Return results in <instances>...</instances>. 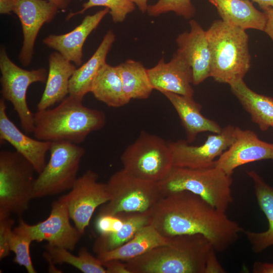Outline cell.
<instances>
[{"label": "cell", "instance_id": "1", "mask_svg": "<svg viewBox=\"0 0 273 273\" xmlns=\"http://www.w3.org/2000/svg\"><path fill=\"white\" fill-rule=\"evenodd\" d=\"M149 224L166 237L202 235L219 252L233 245L243 230L226 212L186 191L161 197L149 211Z\"/></svg>", "mask_w": 273, "mask_h": 273}, {"label": "cell", "instance_id": "2", "mask_svg": "<svg viewBox=\"0 0 273 273\" xmlns=\"http://www.w3.org/2000/svg\"><path fill=\"white\" fill-rule=\"evenodd\" d=\"M82 102L69 95L54 108L37 110L34 114L35 138L78 144L91 132L102 129L106 122L104 112L87 107Z\"/></svg>", "mask_w": 273, "mask_h": 273}, {"label": "cell", "instance_id": "3", "mask_svg": "<svg viewBox=\"0 0 273 273\" xmlns=\"http://www.w3.org/2000/svg\"><path fill=\"white\" fill-rule=\"evenodd\" d=\"M212 249L202 235H179L125 262L130 273H205Z\"/></svg>", "mask_w": 273, "mask_h": 273}, {"label": "cell", "instance_id": "4", "mask_svg": "<svg viewBox=\"0 0 273 273\" xmlns=\"http://www.w3.org/2000/svg\"><path fill=\"white\" fill-rule=\"evenodd\" d=\"M206 32L211 52V77L230 85L243 79L251 66L246 30L217 20Z\"/></svg>", "mask_w": 273, "mask_h": 273}, {"label": "cell", "instance_id": "5", "mask_svg": "<svg viewBox=\"0 0 273 273\" xmlns=\"http://www.w3.org/2000/svg\"><path fill=\"white\" fill-rule=\"evenodd\" d=\"M232 178L214 166L192 168L173 166L158 183L161 196L186 191L196 194L217 209L226 212L233 202Z\"/></svg>", "mask_w": 273, "mask_h": 273}, {"label": "cell", "instance_id": "6", "mask_svg": "<svg viewBox=\"0 0 273 273\" xmlns=\"http://www.w3.org/2000/svg\"><path fill=\"white\" fill-rule=\"evenodd\" d=\"M36 172L17 151L0 152V217L14 213L21 217L29 207Z\"/></svg>", "mask_w": 273, "mask_h": 273}, {"label": "cell", "instance_id": "7", "mask_svg": "<svg viewBox=\"0 0 273 273\" xmlns=\"http://www.w3.org/2000/svg\"><path fill=\"white\" fill-rule=\"evenodd\" d=\"M49 151V161L35 179L32 199L71 190L78 178L84 148L70 142L59 141L52 142Z\"/></svg>", "mask_w": 273, "mask_h": 273}, {"label": "cell", "instance_id": "8", "mask_svg": "<svg viewBox=\"0 0 273 273\" xmlns=\"http://www.w3.org/2000/svg\"><path fill=\"white\" fill-rule=\"evenodd\" d=\"M106 185L110 199L98 215L148 212L162 197L157 183L139 178L123 168L112 174Z\"/></svg>", "mask_w": 273, "mask_h": 273}, {"label": "cell", "instance_id": "9", "mask_svg": "<svg viewBox=\"0 0 273 273\" xmlns=\"http://www.w3.org/2000/svg\"><path fill=\"white\" fill-rule=\"evenodd\" d=\"M123 169L139 178L158 183L173 166L168 143L156 135L142 132L122 153Z\"/></svg>", "mask_w": 273, "mask_h": 273}, {"label": "cell", "instance_id": "10", "mask_svg": "<svg viewBox=\"0 0 273 273\" xmlns=\"http://www.w3.org/2000/svg\"><path fill=\"white\" fill-rule=\"evenodd\" d=\"M0 70L2 98L12 104L25 133H33L34 114L27 104V91L33 83L46 82V70L39 68L27 70L20 68L9 58L4 48L0 51Z\"/></svg>", "mask_w": 273, "mask_h": 273}, {"label": "cell", "instance_id": "11", "mask_svg": "<svg viewBox=\"0 0 273 273\" xmlns=\"http://www.w3.org/2000/svg\"><path fill=\"white\" fill-rule=\"evenodd\" d=\"M65 201L61 196L51 205L50 213L45 220L30 225L22 218L13 230L28 236L32 241H46L48 244L73 251L82 235L71 225Z\"/></svg>", "mask_w": 273, "mask_h": 273}, {"label": "cell", "instance_id": "12", "mask_svg": "<svg viewBox=\"0 0 273 273\" xmlns=\"http://www.w3.org/2000/svg\"><path fill=\"white\" fill-rule=\"evenodd\" d=\"M98 174L87 170L76 179L70 191L62 196L71 219L83 235L96 209L110 199L106 184L98 181Z\"/></svg>", "mask_w": 273, "mask_h": 273}, {"label": "cell", "instance_id": "13", "mask_svg": "<svg viewBox=\"0 0 273 273\" xmlns=\"http://www.w3.org/2000/svg\"><path fill=\"white\" fill-rule=\"evenodd\" d=\"M237 128L229 125L222 128L219 133L209 135L205 142L199 146H192L183 140L169 142L173 166L192 168L214 166L215 159L234 141Z\"/></svg>", "mask_w": 273, "mask_h": 273}, {"label": "cell", "instance_id": "14", "mask_svg": "<svg viewBox=\"0 0 273 273\" xmlns=\"http://www.w3.org/2000/svg\"><path fill=\"white\" fill-rule=\"evenodd\" d=\"M58 9L49 0H14L13 12L20 19L23 35L19 56L23 66H27L31 62L35 41L41 27L54 19Z\"/></svg>", "mask_w": 273, "mask_h": 273}, {"label": "cell", "instance_id": "15", "mask_svg": "<svg viewBox=\"0 0 273 273\" xmlns=\"http://www.w3.org/2000/svg\"><path fill=\"white\" fill-rule=\"evenodd\" d=\"M262 160L273 161V144L260 140L252 130L238 127L234 141L215 160L214 166L232 176L237 167Z\"/></svg>", "mask_w": 273, "mask_h": 273}, {"label": "cell", "instance_id": "16", "mask_svg": "<svg viewBox=\"0 0 273 273\" xmlns=\"http://www.w3.org/2000/svg\"><path fill=\"white\" fill-rule=\"evenodd\" d=\"M189 24L190 31L179 34L176 38V53L191 66L193 84L197 85L211 77V52L206 30L194 20Z\"/></svg>", "mask_w": 273, "mask_h": 273}, {"label": "cell", "instance_id": "17", "mask_svg": "<svg viewBox=\"0 0 273 273\" xmlns=\"http://www.w3.org/2000/svg\"><path fill=\"white\" fill-rule=\"evenodd\" d=\"M154 89L193 97V72L188 63L176 53L169 62L162 58L156 65L147 69Z\"/></svg>", "mask_w": 273, "mask_h": 273}, {"label": "cell", "instance_id": "18", "mask_svg": "<svg viewBox=\"0 0 273 273\" xmlns=\"http://www.w3.org/2000/svg\"><path fill=\"white\" fill-rule=\"evenodd\" d=\"M0 140L11 145L31 163L36 173L39 174L42 171L52 142L34 139L21 131L9 118L5 100L3 98L0 100Z\"/></svg>", "mask_w": 273, "mask_h": 273}, {"label": "cell", "instance_id": "19", "mask_svg": "<svg viewBox=\"0 0 273 273\" xmlns=\"http://www.w3.org/2000/svg\"><path fill=\"white\" fill-rule=\"evenodd\" d=\"M108 13L109 10L105 8L92 15H87L72 31L61 35L51 34L43 39V43L76 65L80 66L82 64V49L86 39Z\"/></svg>", "mask_w": 273, "mask_h": 273}, {"label": "cell", "instance_id": "20", "mask_svg": "<svg viewBox=\"0 0 273 273\" xmlns=\"http://www.w3.org/2000/svg\"><path fill=\"white\" fill-rule=\"evenodd\" d=\"M46 86L37 104V110L50 108L69 94V81L76 66L58 52L50 54Z\"/></svg>", "mask_w": 273, "mask_h": 273}, {"label": "cell", "instance_id": "21", "mask_svg": "<svg viewBox=\"0 0 273 273\" xmlns=\"http://www.w3.org/2000/svg\"><path fill=\"white\" fill-rule=\"evenodd\" d=\"M162 94L176 111L185 129L188 143L194 142L201 132L209 131L217 133L221 131L222 128L217 122L202 115V106L194 100L193 97L169 92Z\"/></svg>", "mask_w": 273, "mask_h": 273}, {"label": "cell", "instance_id": "22", "mask_svg": "<svg viewBox=\"0 0 273 273\" xmlns=\"http://www.w3.org/2000/svg\"><path fill=\"white\" fill-rule=\"evenodd\" d=\"M248 175L252 180L255 195L261 210L268 223L267 230L254 232L243 230L253 251L260 253L273 246V187L266 183L255 171H249Z\"/></svg>", "mask_w": 273, "mask_h": 273}, {"label": "cell", "instance_id": "23", "mask_svg": "<svg viewBox=\"0 0 273 273\" xmlns=\"http://www.w3.org/2000/svg\"><path fill=\"white\" fill-rule=\"evenodd\" d=\"M216 9L224 22L244 30L263 31L266 18L265 13L257 10L250 0H208Z\"/></svg>", "mask_w": 273, "mask_h": 273}, {"label": "cell", "instance_id": "24", "mask_svg": "<svg viewBox=\"0 0 273 273\" xmlns=\"http://www.w3.org/2000/svg\"><path fill=\"white\" fill-rule=\"evenodd\" d=\"M169 240L170 237L163 236L149 224L140 229L124 244L113 250L98 253L97 257L102 263L113 259L125 262L167 244Z\"/></svg>", "mask_w": 273, "mask_h": 273}, {"label": "cell", "instance_id": "25", "mask_svg": "<svg viewBox=\"0 0 273 273\" xmlns=\"http://www.w3.org/2000/svg\"><path fill=\"white\" fill-rule=\"evenodd\" d=\"M115 39L113 31H108L93 56L76 68L70 79L69 95L82 100L85 95L90 92L93 81L100 68L106 63V57Z\"/></svg>", "mask_w": 273, "mask_h": 273}, {"label": "cell", "instance_id": "26", "mask_svg": "<svg viewBox=\"0 0 273 273\" xmlns=\"http://www.w3.org/2000/svg\"><path fill=\"white\" fill-rule=\"evenodd\" d=\"M233 94L262 131L273 126V98L257 94L243 79L230 85Z\"/></svg>", "mask_w": 273, "mask_h": 273}, {"label": "cell", "instance_id": "27", "mask_svg": "<svg viewBox=\"0 0 273 273\" xmlns=\"http://www.w3.org/2000/svg\"><path fill=\"white\" fill-rule=\"evenodd\" d=\"M90 93L98 101L109 107L118 108L130 101L123 90L118 66L105 63L96 75Z\"/></svg>", "mask_w": 273, "mask_h": 273}, {"label": "cell", "instance_id": "28", "mask_svg": "<svg viewBox=\"0 0 273 273\" xmlns=\"http://www.w3.org/2000/svg\"><path fill=\"white\" fill-rule=\"evenodd\" d=\"M121 214L124 220L122 227L114 233L100 235L95 240L93 251L97 254L119 247L132 238L140 229L149 224V211Z\"/></svg>", "mask_w": 273, "mask_h": 273}, {"label": "cell", "instance_id": "29", "mask_svg": "<svg viewBox=\"0 0 273 273\" xmlns=\"http://www.w3.org/2000/svg\"><path fill=\"white\" fill-rule=\"evenodd\" d=\"M124 93L131 99H146L154 89L147 69L140 62L128 60L117 66Z\"/></svg>", "mask_w": 273, "mask_h": 273}, {"label": "cell", "instance_id": "30", "mask_svg": "<svg viewBox=\"0 0 273 273\" xmlns=\"http://www.w3.org/2000/svg\"><path fill=\"white\" fill-rule=\"evenodd\" d=\"M44 256L51 265L66 263L84 273H107L102 262L92 255L86 247H82L78 255L64 248L47 244Z\"/></svg>", "mask_w": 273, "mask_h": 273}, {"label": "cell", "instance_id": "31", "mask_svg": "<svg viewBox=\"0 0 273 273\" xmlns=\"http://www.w3.org/2000/svg\"><path fill=\"white\" fill-rule=\"evenodd\" d=\"M99 6L104 7L109 10V13L114 23L124 21L126 16L135 9L134 4L130 0H88L82 5V8L80 10L69 13L66 19L83 14L91 8Z\"/></svg>", "mask_w": 273, "mask_h": 273}, {"label": "cell", "instance_id": "32", "mask_svg": "<svg viewBox=\"0 0 273 273\" xmlns=\"http://www.w3.org/2000/svg\"><path fill=\"white\" fill-rule=\"evenodd\" d=\"M32 242L28 236L13 230L9 241V248L15 254L14 262L15 263L23 266L28 273H36L37 271L30 255V247Z\"/></svg>", "mask_w": 273, "mask_h": 273}, {"label": "cell", "instance_id": "33", "mask_svg": "<svg viewBox=\"0 0 273 273\" xmlns=\"http://www.w3.org/2000/svg\"><path fill=\"white\" fill-rule=\"evenodd\" d=\"M170 12L190 19L194 16L196 9L191 0H158L149 5L147 10L149 15L155 17Z\"/></svg>", "mask_w": 273, "mask_h": 273}, {"label": "cell", "instance_id": "34", "mask_svg": "<svg viewBox=\"0 0 273 273\" xmlns=\"http://www.w3.org/2000/svg\"><path fill=\"white\" fill-rule=\"evenodd\" d=\"M123 217L121 213L116 215H98L96 226L100 235H106L119 230L123 225Z\"/></svg>", "mask_w": 273, "mask_h": 273}, {"label": "cell", "instance_id": "35", "mask_svg": "<svg viewBox=\"0 0 273 273\" xmlns=\"http://www.w3.org/2000/svg\"><path fill=\"white\" fill-rule=\"evenodd\" d=\"M15 223L10 216L0 217V259L7 257L10 253L9 241Z\"/></svg>", "mask_w": 273, "mask_h": 273}, {"label": "cell", "instance_id": "36", "mask_svg": "<svg viewBox=\"0 0 273 273\" xmlns=\"http://www.w3.org/2000/svg\"><path fill=\"white\" fill-rule=\"evenodd\" d=\"M216 251L212 249L207 259L205 273H223L225 269L218 261L215 254Z\"/></svg>", "mask_w": 273, "mask_h": 273}, {"label": "cell", "instance_id": "37", "mask_svg": "<svg viewBox=\"0 0 273 273\" xmlns=\"http://www.w3.org/2000/svg\"><path fill=\"white\" fill-rule=\"evenodd\" d=\"M107 273H130L126 262L118 259H113L103 263Z\"/></svg>", "mask_w": 273, "mask_h": 273}, {"label": "cell", "instance_id": "38", "mask_svg": "<svg viewBox=\"0 0 273 273\" xmlns=\"http://www.w3.org/2000/svg\"><path fill=\"white\" fill-rule=\"evenodd\" d=\"M265 13L266 22L264 31L273 41V7H267L261 8Z\"/></svg>", "mask_w": 273, "mask_h": 273}, {"label": "cell", "instance_id": "39", "mask_svg": "<svg viewBox=\"0 0 273 273\" xmlns=\"http://www.w3.org/2000/svg\"><path fill=\"white\" fill-rule=\"evenodd\" d=\"M253 273H273V262H255L252 267Z\"/></svg>", "mask_w": 273, "mask_h": 273}, {"label": "cell", "instance_id": "40", "mask_svg": "<svg viewBox=\"0 0 273 273\" xmlns=\"http://www.w3.org/2000/svg\"><path fill=\"white\" fill-rule=\"evenodd\" d=\"M14 0H0V13L10 14L13 12Z\"/></svg>", "mask_w": 273, "mask_h": 273}, {"label": "cell", "instance_id": "41", "mask_svg": "<svg viewBox=\"0 0 273 273\" xmlns=\"http://www.w3.org/2000/svg\"><path fill=\"white\" fill-rule=\"evenodd\" d=\"M136 5L139 10L142 13H145L147 12L149 5H148V0H130Z\"/></svg>", "mask_w": 273, "mask_h": 273}, {"label": "cell", "instance_id": "42", "mask_svg": "<svg viewBox=\"0 0 273 273\" xmlns=\"http://www.w3.org/2000/svg\"><path fill=\"white\" fill-rule=\"evenodd\" d=\"M60 9H65L69 6L71 0H49Z\"/></svg>", "mask_w": 273, "mask_h": 273}, {"label": "cell", "instance_id": "43", "mask_svg": "<svg viewBox=\"0 0 273 273\" xmlns=\"http://www.w3.org/2000/svg\"><path fill=\"white\" fill-rule=\"evenodd\" d=\"M257 3L260 8L267 7H273V0H251Z\"/></svg>", "mask_w": 273, "mask_h": 273}, {"label": "cell", "instance_id": "44", "mask_svg": "<svg viewBox=\"0 0 273 273\" xmlns=\"http://www.w3.org/2000/svg\"><path fill=\"white\" fill-rule=\"evenodd\" d=\"M272 128H273V126H272Z\"/></svg>", "mask_w": 273, "mask_h": 273}]
</instances>
